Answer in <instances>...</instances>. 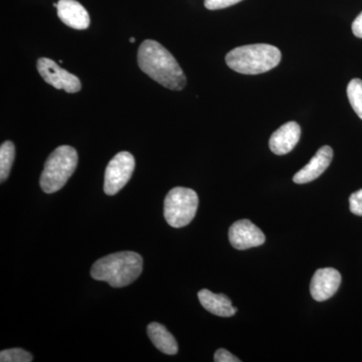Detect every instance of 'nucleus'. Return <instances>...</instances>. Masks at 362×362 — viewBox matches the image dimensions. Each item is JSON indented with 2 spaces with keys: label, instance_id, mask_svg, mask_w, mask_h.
Returning a JSON list of instances; mask_svg holds the SVG:
<instances>
[{
  "label": "nucleus",
  "instance_id": "f257e3e1",
  "mask_svg": "<svg viewBox=\"0 0 362 362\" xmlns=\"http://www.w3.org/2000/svg\"><path fill=\"white\" fill-rule=\"evenodd\" d=\"M138 65L156 82L173 90H180L187 85V78L180 64L156 40H146L138 51Z\"/></svg>",
  "mask_w": 362,
  "mask_h": 362
},
{
  "label": "nucleus",
  "instance_id": "f03ea898",
  "mask_svg": "<svg viewBox=\"0 0 362 362\" xmlns=\"http://www.w3.org/2000/svg\"><path fill=\"white\" fill-rule=\"evenodd\" d=\"M143 259L135 252H119L98 259L90 269V276L104 281L111 287L122 288L132 284L141 275Z\"/></svg>",
  "mask_w": 362,
  "mask_h": 362
},
{
  "label": "nucleus",
  "instance_id": "7ed1b4c3",
  "mask_svg": "<svg viewBox=\"0 0 362 362\" xmlns=\"http://www.w3.org/2000/svg\"><path fill=\"white\" fill-rule=\"evenodd\" d=\"M282 58L280 49L274 45L257 44L235 47L226 57V65L245 75H259L279 65Z\"/></svg>",
  "mask_w": 362,
  "mask_h": 362
},
{
  "label": "nucleus",
  "instance_id": "20e7f679",
  "mask_svg": "<svg viewBox=\"0 0 362 362\" xmlns=\"http://www.w3.org/2000/svg\"><path fill=\"white\" fill-rule=\"evenodd\" d=\"M78 165L77 150L63 145L52 151L45 163L40 185L45 194H54L62 189L75 173Z\"/></svg>",
  "mask_w": 362,
  "mask_h": 362
},
{
  "label": "nucleus",
  "instance_id": "39448f33",
  "mask_svg": "<svg viewBox=\"0 0 362 362\" xmlns=\"http://www.w3.org/2000/svg\"><path fill=\"white\" fill-rule=\"evenodd\" d=\"M199 209V195L187 187H175L164 201V218L169 226L180 228L194 220Z\"/></svg>",
  "mask_w": 362,
  "mask_h": 362
},
{
  "label": "nucleus",
  "instance_id": "423d86ee",
  "mask_svg": "<svg viewBox=\"0 0 362 362\" xmlns=\"http://www.w3.org/2000/svg\"><path fill=\"white\" fill-rule=\"evenodd\" d=\"M135 169V159L127 151L119 152L112 158L105 171L104 192L107 195H115L130 180Z\"/></svg>",
  "mask_w": 362,
  "mask_h": 362
},
{
  "label": "nucleus",
  "instance_id": "0eeeda50",
  "mask_svg": "<svg viewBox=\"0 0 362 362\" xmlns=\"http://www.w3.org/2000/svg\"><path fill=\"white\" fill-rule=\"evenodd\" d=\"M37 71L45 82L58 90L66 93H78L81 90V81L73 74L64 70L51 59L40 58L37 64Z\"/></svg>",
  "mask_w": 362,
  "mask_h": 362
},
{
  "label": "nucleus",
  "instance_id": "6e6552de",
  "mask_svg": "<svg viewBox=\"0 0 362 362\" xmlns=\"http://www.w3.org/2000/svg\"><path fill=\"white\" fill-rule=\"evenodd\" d=\"M228 239L232 246L240 251L262 246L266 240L264 233L249 220L233 223L228 230Z\"/></svg>",
  "mask_w": 362,
  "mask_h": 362
},
{
  "label": "nucleus",
  "instance_id": "1a4fd4ad",
  "mask_svg": "<svg viewBox=\"0 0 362 362\" xmlns=\"http://www.w3.org/2000/svg\"><path fill=\"white\" fill-rule=\"evenodd\" d=\"M341 284V275L333 268L319 269L313 275L310 283V293L318 302L330 299Z\"/></svg>",
  "mask_w": 362,
  "mask_h": 362
},
{
  "label": "nucleus",
  "instance_id": "9d476101",
  "mask_svg": "<svg viewBox=\"0 0 362 362\" xmlns=\"http://www.w3.org/2000/svg\"><path fill=\"white\" fill-rule=\"evenodd\" d=\"M333 158V150L330 146L321 147L306 166L298 171L293 181L298 185L311 182L322 175L330 165Z\"/></svg>",
  "mask_w": 362,
  "mask_h": 362
},
{
  "label": "nucleus",
  "instance_id": "9b49d317",
  "mask_svg": "<svg viewBox=\"0 0 362 362\" xmlns=\"http://www.w3.org/2000/svg\"><path fill=\"white\" fill-rule=\"evenodd\" d=\"M301 136V128L296 122H288L271 136L269 146L276 156H285L296 146Z\"/></svg>",
  "mask_w": 362,
  "mask_h": 362
},
{
  "label": "nucleus",
  "instance_id": "f8f14e48",
  "mask_svg": "<svg viewBox=\"0 0 362 362\" xmlns=\"http://www.w3.org/2000/svg\"><path fill=\"white\" fill-rule=\"evenodd\" d=\"M58 16L66 25L75 30H86L90 25V16L77 0H59Z\"/></svg>",
  "mask_w": 362,
  "mask_h": 362
},
{
  "label": "nucleus",
  "instance_id": "ddd939ff",
  "mask_svg": "<svg viewBox=\"0 0 362 362\" xmlns=\"http://www.w3.org/2000/svg\"><path fill=\"white\" fill-rule=\"evenodd\" d=\"M199 299L202 307L214 315L230 317L237 313L238 309L233 306L232 301L226 295L214 294L204 289L199 292Z\"/></svg>",
  "mask_w": 362,
  "mask_h": 362
},
{
  "label": "nucleus",
  "instance_id": "4468645a",
  "mask_svg": "<svg viewBox=\"0 0 362 362\" xmlns=\"http://www.w3.org/2000/svg\"><path fill=\"white\" fill-rule=\"evenodd\" d=\"M147 333L157 349L168 356L177 354V342L173 335L166 329L165 326L157 322L150 323L147 327Z\"/></svg>",
  "mask_w": 362,
  "mask_h": 362
},
{
  "label": "nucleus",
  "instance_id": "2eb2a0df",
  "mask_svg": "<svg viewBox=\"0 0 362 362\" xmlns=\"http://www.w3.org/2000/svg\"><path fill=\"white\" fill-rule=\"evenodd\" d=\"M16 157V147L11 141L2 143L0 147V181L4 182L11 173Z\"/></svg>",
  "mask_w": 362,
  "mask_h": 362
},
{
  "label": "nucleus",
  "instance_id": "dca6fc26",
  "mask_svg": "<svg viewBox=\"0 0 362 362\" xmlns=\"http://www.w3.org/2000/svg\"><path fill=\"white\" fill-rule=\"evenodd\" d=\"M347 97L357 116L362 120V80L354 78L347 86Z\"/></svg>",
  "mask_w": 362,
  "mask_h": 362
},
{
  "label": "nucleus",
  "instance_id": "f3484780",
  "mask_svg": "<svg viewBox=\"0 0 362 362\" xmlns=\"http://www.w3.org/2000/svg\"><path fill=\"white\" fill-rule=\"evenodd\" d=\"M33 359L30 352L21 349H6L0 352L1 362H30Z\"/></svg>",
  "mask_w": 362,
  "mask_h": 362
},
{
  "label": "nucleus",
  "instance_id": "a211bd4d",
  "mask_svg": "<svg viewBox=\"0 0 362 362\" xmlns=\"http://www.w3.org/2000/svg\"><path fill=\"white\" fill-rule=\"evenodd\" d=\"M350 211L356 216H362V189L354 192L349 197Z\"/></svg>",
  "mask_w": 362,
  "mask_h": 362
},
{
  "label": "nucleus",
  "instance_id": "6ab92c4d",
  "mask_svg": "<svg viewBox=\"0 0 362 362\" xmlns=\"http://www.w3.org/2000/svg\"><path fill=\"white\" fill-rule=\"evenodd\" d=\"M242 0H204V6L209 11L226 8V7L235 6Z\"/></svg>",
  "mask_w": 362,
  "mask_h": 362
},
{
  "label": "nucleus",
  "instance_id": "aec40b11",
  "mask_svg": "<svg viewBox=\"0 0 362 362\" xmlns=\"http://www.w3.org/2000/svg\"><path fill=\"white\" fill-rule=\"evenodd\" d=\"M214 361L216 362H240V359L235 356H233L230 352H228V350L226 349H218L216 350V354H214Z\"/></svg>",
  "mask_w": 362,
  "mask_h": 362
},
{
  "label": "nucleus",
  "instance_id": "412c9836",
  "mask_svg": "<svg viewBox=\"0 0 362 362\" xmlns=\"http://www.w3.org/2000/svg\"><path fill=\"white\" fill-rule=\"evenodd\" d=\"M352 32L356 37L362 39V13L356 18L352 23Z\"/></svg>",
  "mask_w": 362,
  "mask_h": 362
},
{
  "label": "nucleus",
  "instance_id": "4be33fe9",
  "mask_svg": "<svg viewBox=\"0 0 362 362\" xmlns=\"http://www.w3.org/2000/svg\"><path fill=\"white\" fill-rule=\"evenodd\" d=\"M130 42H135V39H134V37H131V39H130Z\"/></svg>",
  "mask_w": 362,
  "mask_h": 362
}]
</instances>
